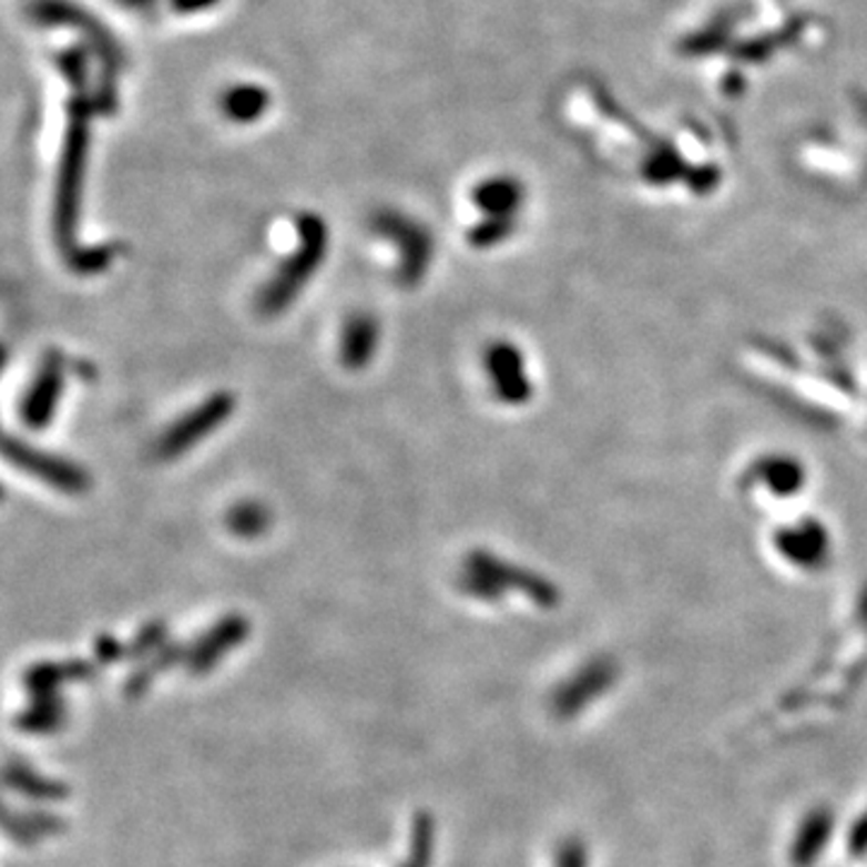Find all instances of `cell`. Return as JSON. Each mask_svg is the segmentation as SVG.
<instances>
[{
  "label": "cell",
  "instance_id": "8fae6325",
  "mask_svg": "<svg viewBox=\"0 0 867 867\" xmlns=\"http://www.w3.org/2000/svg\"><path fill=\"white\" fill-rule=\"evenodd\" d=\"M3 783L6 788L22 795L27 800L34 803H61L70 798V788L63 781L49 778L44 774H39L34 766L27 762L10 757L3 768Z\"/></svg>",
  "mask_w": 867,
  "mask_h": 867
},
{
  "label": "cell",
  "instance_id": "e0dca14e",
  "mask_svg": "<svg viewBox=\"0 0 867 867\" xmlns=\"http://www.w3.org/2000/svg\"><path fill=\"white\" fill-rule=\"evenodd\" d=\"M434 836H437V822L427 809H419L412 819L410 836V856L398 867H429L434 858Z\"/></svg>",
  "mask_w": 867,
  "mask_h": 867
},
{
  "label": "cell",
  "instance_id": "603a6c76",
  "mask_svg": "<svg viewBox=\"0 0 867 867\" xmlns=\"http://www.w3.org/2000/svg\"><path fill=\"white\" fill-rule=\"evenodd\" d=\"M94 659L100 665H114V663L129 661V643H121L111 634H100L94 639Z\"/></svg>",
  "mask_w": 867,
  "mask_h": 867
},
{
  "label": "cell",
  "instance_id": "4fadbf2b",
  "mask_svg": "<svg viewBox=\"0 0 867 867\" xmlns=\"http://www.w3.org/2000/svg\"><path fill=\"white\" fill-rule=\"evenodd\" d=\"M379 347V320L367 312H357L345 320L340 335V361L353 371L365 369Z\"/></svg>",
  "mask_w": 867,
  "mask_h": 867
},
{
  "label": "cell",
  "instance_id": "2e32d148",
  "mask_svg": "<svg viewBox=\"0 0 867 867\" xmlns=\"http://www.w3.org/2000/svg\"><path fill=\"white\" fill-rule=\"evenodd\" d=\"M472 201L487 215L511 217L516 205L521 201V193L511 178H492L475 188Z\"/></svg>",
  "mask_w": 867,
  "mask_h": 867
},
{
  "label": "cell",
  "instance_id": "ba28073f",
  "mask_svg": "<svg viewBox=\"0 0 867 867\" xmlns=\"http://www.w3.org/2000/svg\"><path fill=\"white\" fill-rule=\"evenodd\" d=\"M466 569L480 573L484 581L492 583V589L497 591L499 598L507 589H516V591H523L530 600H536L538 605H552L557 600L554 598L557 593L548 581H542L540 577H536V573H530L521 567L503 562V559L489 554L484 550H475L468 557Z\"/></svg>",
  "mask_w": 867,
  "mask_h": 867
},
{
  "label": "cell",
  "instance_id": "ffe728a7",
  "mask_svg": "<svg viewBox=\"0 0 867 867\" xmlns=\"http://www.w3.org/2000/svg\"><path fill=\"white\" fill-rule=\"evenodd\" d=\"M265 104H268V100H265V94L258 88H236L227 92L225 102H222L225 114L239 123L256 121L263 114Z\"/></svg>",
  "mask_w": 867,
  "mask_h": 867
},
{
  "label": "cell",
  "instance_id": "7a4b0ae2",
  "mask_svg": "<svg viewBox=\"0 0 867 867\" xmlns=\"http://www.w3.org/2000/svg\"><path fill=\"white\" fill-rule=\"evenodd\" d=\"M88 160V114L85 109H78L70 121L68 137L63 145V160L59 172V191H55V242H59L63 254L73 251L78 244V225H80V191H82V174H85Z\"/></svg>",
  "mask_w": 867,
  "mask_h": 867
},
{
  "label": "cell",
  "instance_id": "d4e9b609",
  "mask_svg": "<svg viewBox=\"0 0 867 867\" xmlns=\"http://www.w3.org/2000/svg\"><path fill=\"white\" fill-rule=\"evenodd\" d=\"M210 3H215V0H184V3H181V10H201Z\"/></svg>",
  "mask_w": 867,
  "mask_h": 867
},
{
  "label": "cell",
  "instance_id": "8992f818",
  "mask_svg": "<svg viewBox=\"0 0 867 867\" xmlns=\"http://www.w3.org/2000/svg\"><path fill=\"white\" fill-rule=\"evenodd\" d=\"M65 374H68L65 355L61 349H49V353L41 357L34 379L30 386H27L24 396L20 400V417L27 427L39 431L51 425L55 410H59V400L63 396Z\"/></svg>",
  "mask_w": 867,
  "mask_h": 867
},
{
  "label": "cell",
  "instance_id": "cb8c5ba5",
  "mask_svg": "<svg viewBox=\"0 0 867 867\" xmlns=\"http://www.w3.org/2000/svg\"><path fill=\"white\" fill-rule=\"evenodd\" d=\"M554 867H589L583 844L564 842L562 846H559L557 856H554Z\"/></svg>",
  "mask_w": 867,
  "mask_h": 867
},
{
  "label": "cell",
  "instance_id": "277c9868",
  "mask_svg": "<svg viewBox=\"0 0 867 867\" xmlns=\"http://www.w3.org/2000/svg\"><path fill=\"white\" fill-rule=\"evenodd\" d=\"M3 453L12 466H18L32 478L47 482L63 494H85L92 487L90 472L80 463H73L63 456L34 449L30 441L18 437H6Z\"/></svg>",
  "mask_w": 867,
  "mask_h": 867
},
{
  "label": "cell",
  "instance_id": "9a60e30c",
  "mask_svg": "<svg viewBox=\"0 0 867 867\" xmlns=\"http://www.w3.org/2000/svg\"><path fill=\"white\" fill-rule=\"evenodd\" d=\"M186 653H188L186 643L166 641L160 651L147 655L145 661H140L135 665V670L123 684L125 696H129V698L143 696L152 687V682H155V677L162 675L164 670H170L174 665H184L186 663Z\"/></svg>",
  "mask_w": 867,
  "mask_h": 867
},
{
  "label": "cell",
  "instance_id": "30bf717a",
  "mask_svg": "<svg viewBox=\"0 0 867 867\" xmlns=\"http://www.w3.org/2000/svg\"><path fill=\"white\" fill-rule=\"evenodd\" d=\"M94 675H96L94 663L82 659L39 661L22 673V687L30 692V696H49V694H61L63 684L90 682L94 680Z\"/></svg>",
  "mask_w": 867,
  "mask_h": 867
},
{
  "label": "cell",
  "instance_id": "d6986e66",
  "mask_svg": "<svg viewBox=\"0 0 867 867\" xmlns=\"http://www.w3.org/2000/svg\"><path fill=\"white\" fill-rule=\"evenodd\" d=\"M121 254L119 244H94V246H75L73 251H68L65 261L70 265V271L78 275H96L106 271L111 263L116 261Z\"/></svg>",
  "mask_w": 867,
  "mask_h": 867
},
{
  "label": "cell",
  "instance_id": "52a82bcc",
  "mask_svg": "<svg viewBox=\"0 0 867 867\" xmlns=\"http://www.w3.org/2000/svg\"><path fill=\"white\" fill-rule=\"evenodd\" d=\"M251 634V624L239 612L225 614V618L217 620L213 626L205 629V632L188 643V653H186V670L191 675L201 677L207 675L210 670H215L225 655L234 649H239L242 643Z\"/></svg>",
  "mask_w": 867,
  "mask_h": 867
},
{
  "label": "cell",
  "instance_id": "ac0fdd59",
  "mask_svg": "<svg viewBox=\"0 0 867 867\" xmlns=\"http://www.w3.org/2000/svg\"><path fill=\"white\" fill-rule=\"evenodd\" d=\"M271 526V511L261 501H242L230 509L227 528L239 538H258Z\"/></svg>",
  "mask_w": 867,
  "mask_h": 867
},
{
  "label": "cell",
  "instance_id": "44dd1931",
  "mask_svg": "<svg viewBox=\"0 0 867 867\" xmlns=\"http://www.w3.org/2000/svg\"><path fill=\"white\" fill-rule=\"evenodd\" d=\"M166 636H170V629H166V622L162 620H152L147 624L140 626V632L133 636V641L129 643V661H145L147 655H152L155 651H160L164 643H166Z\"/></svg>",
  "mask_w": 867,
  "mask_h": 867
},
{
  "label": "cell",
  "instance_id": "6da1fadb",
  "mask_svg": "<svg viewBox=\"0 0 867 867\" xmlns=\"http://www.w3.org/2000/svg\"><path fill=\"white\" fill-rule=\"evenodd\" d=\"M299 246L295 254L283 261L271 283H265L258 292V312L263 316H279L287 306L299 297L304 285L309 283L318 265L326 258L328 248V227L318 215L306 213L297 220Z\"/></svg>",
  "mask_w": 867,
  "mask_h": 867
},
{
  "label": "cell",
  "instance_id": "7402d4cb",
  "mask_svg": "<svg viewBox=\"0 0 867 867\" xmlns=\"http://www.w3.org/2000/svg\"><path fill=\"white\" fill-rule=\"evenodd\" d=\"M513 230V220L511 217H499V215H487L480 225H475L468 234V242L478 248L494 246L499 242L507 239Z\"/></svg>",
  "mask_w": 867,
  "mask_h": 867
},
{
  "label": "cell",
  "instance_id": "5bb4252c",
  "mask_svg": "<svg viewBox=\"0 0 867 867\" xmlns=\"http://www.w3.org/2000/svg\"><path fill=\"white\" fill-rule=\"evenodd\" d=\"M12 723L24 735H55L68 723V704L61 694L30 696V704L18 713Z\"/></svg>",
  "mask_w": 867,
  "mask_h": 867
},
{
  "label": "cell",
  "instance_id": "7c38bea8",
  "mask_svg": "<svg viewBox=\"0 0 867 867\" xmlns=\"http://www.w3.org/2000/svg\"><path fill=\"white\" fill-rule=\"evenodd\" d=\"M68 829V822L49 813V809H12L6 807L3 832L20 846H37L51 836H61Z\"/></svg>",
  "mask_w": 867,
  "mask_h": 867
},
{
  "label": "cell",
  "instance_id": "3957f363",
  "mask_svg": "<svg viewBox=\"0 0 867 867\" xmlns=\"http://www.w3.org/2000/svg\"><path fill=\"white\" fill-rule=\"evenodd\" d=\"M374 232L398 246V268L396 279L402 287H415L422 283L434 258V239L427 227L419 222L405 217L396 210H381L374 217Z\"/></svg>",
  "mask_w": 867,
  "mask_h": 867
},
{
  "label": "cell",
  "instance_id": "5b68a950",
  "mask_svg": "<svg viewBox=\"0 0 867 867\" xmlns=\"http://www.w3.org/2000/svg\"><path fill=\"white\" fill-rule=\"evenodd\" d=\"M234 410H236V398L227 394V390H217V394L205 398L198 408H193L191 412L176 419V422L162 434L157 441V458L172 460L184 456L201 439H205L207 434L220 429L222 422L230 419Z\"/></svg>",
  "mask_w": 867,
  "mask_h": 867
},
{
  "label": "cell",
  "instance_id": "9c48e42d",
  "mask_svg": "<svg viewBox=\"0 0 867 867\" xmlns=\"http://www.w3.org/2000/svg\"><path fill=\"white\" fill-rule=\"evenodd\" d=\"M484 365L499 400L509 405H519L526 402L530 394H533V386H530V379L526 374V359L516 345L507 340L492 343L484 353Z\"/></svg>",
  "mask_w": 867,
  "mask_h": 867
}]
</instances>
